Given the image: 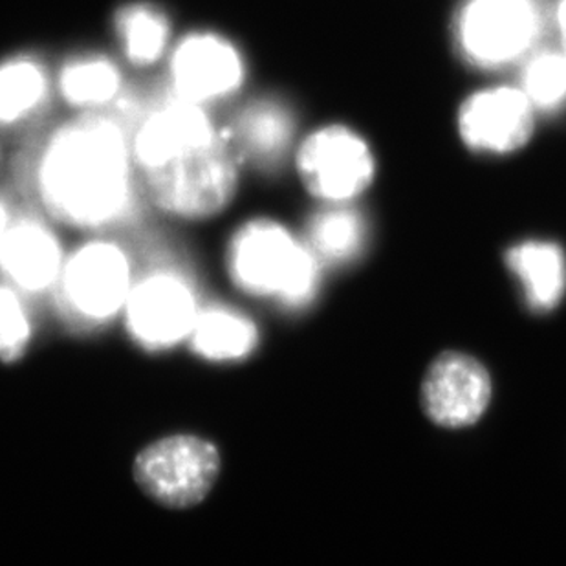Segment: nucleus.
Listing matches in <instances>:
<instances>
[{
	"mask_svg": "<svg viewBox=\"0 0 566 566\" xmlns=\"http://www.w3.org/2000/svg\"><path fill=\"white\" fill-rule=\"evenodd\" d=\"M133 153L114 119H75L50 138L39 164V192L54 219L75 228H105L134 203Z\"/></svg>",
	"mask_w": 566,
	"mask_h": 566,
	"instance_id": "f257e3e1",
	"label": "nucleus"
},
{
	"mask_svg": "<svg viewBox=\"0 0 566 566\" xmlns=\"http://www.w3.org/2000/svg\"><path fill=\"white\" fill-rule=\"evenodd\" d=\"M231 277L250 294L306 305L317 292L319 261L286 228L268 219L242 226L231 239Z\"/></svg>",
	"mask_w": 566,
	"mask_h": 566,
	"instance_id": "f03ea898",
	"label": "nucleus"
},
{
	"mask_svg": "<svg viewBox=\"0 0 566 566\" xmlns=\"http://www.w3.org/2000/svg\"><path fill=\"white\" fill-rule=\"evenodd\" d=\"M145 191L166 213L182 219H209L230 206L239 188V156L220 130L219 136L169 161L142 172Z\"/></svg>",
	"mask_w": 566,
	"mask_h": 566,
	"instance_id": "7ed1b4c3",
	"label": "nucleus"
},
{
	"mask_svg": "<svg viewBox=\"0 0 566 566\" xmlns=\"http://www.w3.org/2000/svg\"><path fill=\"white\" fill-rule=\"evenodd\" d=\"M219 471V449L191 434H177L150 443L134 462V476L139 486L169 507L200 503L214 486Z\"/></svg>",
	"mask_w": 566,
	"mask_h": 566,
	"instance_id": "20e7f679",
	"label": "nucleus"
},
{
	"mask_svg": "<svg viewBox=\"0 0 566 566\" xmlns=\"http://www.w3.org/2000/svg\"><path fill=\"white\" fill-rule=\"evenodd\" d=\"M295 167L306 191L332 203L359 197L376 172L367 142L342 125L314 130L297 149Z\"/></svg>",
	"mask_w": 566,
	"mask_h": 566,
	"instance_id": "39448f33",
	"label": "nucleus"
},
{
	"mask_svg": "<svg viewBox=\"0 0 566 566\" xmlns=\"http://www.w3.org/2000/svg\"><path fill=\"white\" fill-rule=\"evenodd\" d=\"M63 295L70 311L88 323L111 319L133 292L130 262L113 242H88L63 266Z\"/></svg>",
	"mask_w": 566,
	"mask_h": 566,
	"instance_id": "423d86ee",
	"label": "nucleus"
},
{
	"mask_svg": "<svg viewBox=\"0 0 566 566\" xmlns=\"http://www.w3.org/2000/svg\"><path fill=\"white\" fill-rule=\"evenodd\" d=\"M537 24L532 0H470L460 15V43L471 61L497 66L534 43Z\"/></svg>",
	"mask_w": 566,
	"mask_h": 566,
	"instance_id": "0eeeda50",
	"label": "nucleus"
},
{
	"mask_svg": "<svg viewBox=\"0 0 566 566\" xmlns=\"http://www.w3.org/2000/svg\"><path fill=\"white\" fill-rule=\"evenodd\" d=\"M125 306L128 331L147 348H167L182 342L198 317L189 284L175 273H153L139 281Z\"/></svg>",
	"mask_w": 566,
	"mask_h": 566,
	"instance_id": "6e6552de",
	"label": "nucleus"
},
{
	"mask_svg": "<svg viewBox=\"0 0 566 566\" xmlns=\"http://www.w3.org/2000/svg\"><path fill=\"white\" fill-rule=\"evenodd\" d=\"M244 72V61L235 44L219 33H191L172 52L171 80L177 97L197 105L235 94Z\"/></svg>",
	"mask_w": 566,
	"mask_h": 566,
	"instance_id": "1a4fd4ad",
	"label": "nucleus"
},
{
	"mask_svg": "<svg viewBox=\"0 0 566 566\" xmlns=\"http://www.w3.org/2000/svg\"><path fill=\"white\" fill-rule=\"evenodd\" d=\"M534 128L528 97L507 86L476 92L459 111L460 138L476 153H515L528 144Z\"/></svg>",
	"mask_w": 566,
	"mask_h": 566,
	"instance_id": "9d476101",
	"label": "nucleus"
},
{
	"mask_svg": "<svg viewBox=\"0 0 566 566\" xmlns=\"http://www.w3.org/2000/svg\"><path fill=\"white\" fill-rule=\"evenodd\" d=\"M492 398V379L475 358L443 353L429 367L422 385L423 411L443 428L475 423Z\"/></svg>",
	"mask_w": 566,
	"mask_h": 566,
	"instance_id": "9b49d317",
	"label": "nucleus"
},
{
	"mask_svg": "<svg viewBox=\"0 0 566 566\" xmlns=\"http://www.w3.org/2000/svg\"><path fill=\"white\" fill-rule=\"evenodd\" d=\"M219 134L202 105L177 97L145 116L134 130L130 153L139 172L153 171L208 145Z\"/></svg>",
	"mask_w": 566,
	"mask_h": 566,
	"instance_id": "f8f14e48",
	"label": "nucleus"
},
{
	"mask_svg": "<svg viewBox=\"0 0 566 566\" xmlns=\"http://www.w3.org/2000/svg\"><path fill=\"white\" fill-rule=\"evenodd\" d=\"M0 270L17 289L43 292L63 273L60 241L39 220H19L0 241Z\"/></svg>",
	"mask_w": 566,
	"mask_h": 566,
	"instance_id": "ddd939ff",
	"label": "nucleus"
},
{
	"mask_svg": "<svg viewBox=\"0 0 566 566\" xmlns=\"http://www.w3.org/2000/svg\"><path fill=\"white\" fill-rule=\"evenodd\" d=\"M295 119L289 105L279 99H256L237 114L226 136L237 156L256 169H270L289 155Z\"/></svg>",
	"mask_w": 566,
	"mask_h": 566,
	"instance_id": "4468645a",
	"label": "nucleus"
},
{
	"mask_svg": "<svg viewBox=\"0 0 566 566\" xmlns=\"http://www.w3.org/2000/svg\"><path fill=\"white\" fill-rule=\"evenodd\" d=\"M506 264L521 281L532 311H554L566 292V256L554 242L528 241L510 248Z\"/></svg>",
	"mask_w": 566,
	"mask_h": 566,
	"instance_id": "2eb2a0df",
	"label": "nucleus"
},
{
	"mask_svg": "<svg viewBox=\"0 0 566 566\" xmlns=\"http://www.w3.org/2000/svg\"><path fill=\"white\" fill-rule=\"evenodd\" d=\"M114 30L127 60L136 66L160 60L171 38L166 11L149 2L122 6L114 15Z\"/></svg>",
	"mask_w": 566,
	"mask_h": 566,
	"instance_id": "dca6fc26",
	"label": "nucleus"
},
{
	"mask_svg": "<svg viewBox=\"0 0 566 566\" xmlns=\"http://www.w3.org/2000/svg\"><path fill=\"white\" fill-rule=\"evenodd\" d=\"M189 336L195 353L211 361L244 359L259 342L252 321L222 308L198 314Z\"/></svg>",
	"mask_w": 566,
	"mask_h": 566,
	"instance_id": "f3484780",
	"label": "nucleus"
},
{
	"mask_svg": "<svg viewBox=\"0 0 566 566\" xmlns=\"http://www.w3.org/2000/svg\"><path fill=\"white\" fill-rule=\"evenodd\" d=\"M365 220L353 208L321 209L308 222V248L317 261L342 264L353 261L365 247Z\"/></svg>",
	"mask_w": 566,
	"mask_h": 566,
	"instance_id": "a211bd4d",
	"label": "nucleus"
},
{
	"mask_svg": "<svg viewBox=\"0 0 566 566\" xmlns=\"http://www.w3.org/2000/svg\"><path fill=\"white\" fill-rule=\"evenodd\" d=\"M122 75L113 61L86 55L64 64L60 75L61 96L74 107H99L118 96Z\"/></svg>",
	"mask_w": 566,
	"mask_h": 566,
	"instance_id": "6ab92c4d",
	"label": "nucleus"
},
{
	"mask_svg": "<svg viewBox=\"0 0 566 566\" xmlns=\"http://www.w3.org/2000/svg\"><path fill=\"white\" fill-rule=\"evenodd\" d=\"M49 80L43 64L13 57L0 64V124H15L43 103Z\"/></svg>",
	"mask_w": 566,
	"mask_h": 566,
	"instance_id": "aec40b11",
	"label": "nucleus"
},
{
	"mask_svg": "<svg viewBox=\"0 0 566 566\" xmlns=\"http://www.w3.org/2000/svg\"><path fill=\"white\" fill-rule=\"evenodd\" d=\"M524 94L532 105L552 111L566 102V55H535L524 70Z\"/></svg>",
	"mask_w": 566,
	"mask_h": 566,
	"instance_id": "412c9836",
	"label": "nucleus"
},
{
	"mask_svg": "<svg viewBox=\"0 0 566 566\" xmlns=\"http://www.w3.org/2000/svg\"><path fill=\"white\" fill-rule=\"evenodd\" d=\"M32 323L13 289L0 286V361H15L27 353Z\"/></svg>",
	"mask_w": 566,
	"mask_h": 566,
	"instance_id": "4be33fe9",
	"label": "nucleus"
},
{
	"mask_svg": "<svg viewBox=\"0 0 566 566\" xmlns=\"http://www.w3.org/2000/svg\"><path fill=\"white\" fill-rule=\"evenodd\" d=\"M557 24H559L563 50H565L566 55V0H559V6H557Z\"/></svg>",
	"mask_w": 566,
	"mask_h": 566,
	"instance_id": "5701e85b",
	"label": "nucleus"
},
{
	"mask_svg": "<svg viewBox=\"0 0 566 566\" xmlns=\"http://www.w3.org/2000/svg\"><path fill=\"white\" fill-rule=\"evenodd\" d=\"M8 228H10V217H8V211H6L4 203L0 202V241H2V237H4Z\"/></svg>",
	"mask_w": 566,
	"mask_h": 566,
	"instance_id": "b1692460",
	"label": "nucleus"
}]
</instances>
